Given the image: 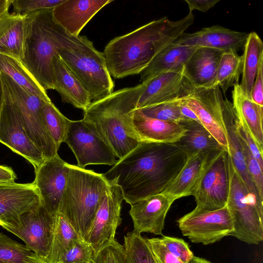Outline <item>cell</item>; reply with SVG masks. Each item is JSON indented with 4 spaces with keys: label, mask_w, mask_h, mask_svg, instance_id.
<instances>
[{
    "label": "cell",
    "mask_w": 263,
    "mask_h": 263,
    "mask_svg": "<svg viewBox=\"0 0 263 263\" xmlns=\"http://www.w3.org/2000/svg\"><path fill=\"white\" fill-rule=\"evenodd\" d=\"M24 55L20 61L46 90L54 89L53 59L58 55V24L52 9L37 11L25 16Z\"/></svg>",
    "instance_id": "8992f818"
},
{
    "label": "cell",
    "mask_w": 263,
    "mask_h": 263,
    "mask_svg": "<svg viewBox=\"0 0 263 263\" xmlns=\"http://www.w3.org/2000/svg\"><path fill=\"white\" fill-rule=\"evenodd\" d=\"M144 87V83L119 89L97 101L84 111L83 118L94 124L119 160L142 142L133 118Z\"/></svg>",
    "instance_id": "3957f363"
},
{
    "label": "cell",
    "mask_w": 263,
    "mask_h": 263,
    "mask_svg": "<svg viewBox=\"0 0 263 263\" xmlns=\"http://www.w3.org/2000/svg\"><path fill=\"white\" fill-rule=\"evenodd\" d=\"M192 12L176 21L164 17L110 40L103 54L115 79L140 74L155 57L179 37L193 24Z\"/></svg>",
    "instance_id": "7a4b0ae2"
},
{
    "label": "cell",
    "mask_w": 263,
    "mask_h": 263,
    "mask_svg": "<svg viewBox=\"0 0 263 263\" xmlns=\"http://www.w3.org/2000/svg\"><path fill=\"white\" fill-rule=\"evenodd\" d=\"M189 263H212L210 261L203 258L194 256L192 259Z\"/></svg>",
    "instance_id": "816d5d0a"
},
{
    "label": "cell",
    "mask_w": 263,
    "mask_h": 263,
    "mask_svg": "<svg viewBox=\"0 0 263 263\" xmlns=\"http://www.w3.org/2000/svg\"><path fill=\"white\" fill-rule=\"evenodd\" d=\"M33 263H43V262L42 261H39V262H33Z\"/></svg>",
    "instance_id": "db71d44e"
},
{
    "label": "cell",
    "mask_w": 263,
    "mask_h": 263,
    "mask_svg": "<svg viewBox=\"0 0 263 263\" xmlns=\"http://www.w3.org/2000/svg\"><path fill=\"white\" fill-rule=\"evenodd\" d=\"M41 204L34 182L0 183V226H15L20 216Z\"/></svg>",
    "instance_id": "e0dca14e"
},
{
    "label": "cell",
    "mask_w": 263,
    "mask_h": 263,
    "mask_svg": "<svg viewBox=\"0 0 263 263\" xmlns=\"http://www.w3.org/2000/svg\"><path fill=\"white\" fill-rule=\"evenodd\" d=\"M157 263H183L171 253L160 238H146Z\"/></svg>",
    "instance_id": "ee69618b"
},
{
    "label": "cell",
    "mask_w": 263,
    "mask_h": 263,
    "mask_svg": "<svg viewBox=\"0 0 263 263\" xmlns=\"http://www.w3.org/2000/svg\"><path fill=\"white\" fill-rule=\"evenodd\" d=\"M2 102H3V87L2 83L0 78V115L2 110Z\"/></svg>",
    "instance_id": "f5cc1de1"
},
{
    "label": "cell",
    "mask_w": 263,
    "mask_h": 263,
    "mask_svg": "<svg viewBox=\"0 0 263 263\" xmlns=\"http://www.w3.org/2000/svg\"><path fill=\"white\" fill-rule=\"evenodd\" d=\"M263 57L260 59L251 93V100L263 106Z\"/></svg>",
    "instance_id": "f6af8a7d"
},
{
    "label": "cell",
    "mask_w": 263,
    "mask_h": 263,
    "mask_svg": "<svg viewBox=\"0 0 263 263\" xmlns=\"http://www.w3.org/2000/svg\"><path fill=\"white\" fill-rule=\"evenodd\" d=\"M0 78L17 109L29 138L42 153L45 159L57 155L58 149L43 119L42 108L46 101L29 93L1 71Z\"/></svg>",
    "instance_id": "ba28073f"
},
{
    "label": "cell",
    "mask_w": 263,
    "mask_h": 263,
    "mask_svg": "<svg viewBox=\"0 0 263 263\" xmlns=\"http://www.w3.org/2000/svg\"><path fill=\"white\" fill-rule=\"evenodd\" d=\"M180 124L185 132L176 143L185 152L187 158L195 155H212L223 148L200 122L189 120Z\"/></svg>",
    "instance_id": "f1b7e54d"
},
{
    "label": "cell",
    "mask_w": 263,
    "mask_h": 263,
    "mask_svg": "<svg viewBox=\"0 0 263 263\" xmlns=\"http://www.w3.org/2000/svg\"><path fill=\"white\" fill-rule=\"evenodd\" d=\"M237 130L240 136L246 142L248 147L252 153L254 158L257 160L259 164L263 167V151H261L254 142L247 129L242 126L237 120Z\"/></svg>",
    "instance_id": "bcb514c9"
},
{
    "label": "cell",
    "mask_w": 263,
    "mask_h": 263,
    "mask_svg": "<svg viewBox=\"0 0 263 263\" xmlns=\"http://www.w3.org/2000/svg\"><path fill=\"white\" fill-rule=\"evenodd\" d=\"M178 100L181 112L184 117L187 120H194L200 122L194 111L182 102L180 98Z\"/></svg>",
    "instance_id": "681fc988"
},
{
    "label": "cell",
    "mask_w": 263,
    "mask_h": 263,
    "mask_svg": "<svg viewBox=\"0 0 263 263\" xmlns=\"http://www.w3.org/2000/svg\"><path fill=\"white\" fill-rule=\"evenodd\" d=\"M17 176L10 167L0 165V183L15 182Z\"/></svg>",
    "instance_id": "c3c4849f"
},
{
    "label": "cell",
    "mask_w": 263,
    "mask_h": 263,
    "mask_svg": "<svg viewBox=\"0 0 263 263\" xmlns=\"http://www.w3.org/2000/svg\"><path fill=\"white\" fill-rule=\"evenodd\" d=\"M213 155H195L187 158L182 169L162 193L175 200L193 195L208 161Z\"/></svg>",
    "instance_id": "4316f807"
},
{
    "label": "cell",
    "mask_w": 263,
    "mask_h": 263,
    "mask_svg": "<svg viewBox=\"0 0 263 263\" xmlns=\"http://www.w3.org/2000/svg\"><path fill=\"white\" fill-rule=\"evenodd\" d=\"M187 160L176 143L142 141L103 174L120 187L124 200L132 205L162 193Z\"/></svg>",
    "instance_id": "6da1fadb"
},
{
    "label": "cell",
    "mask_w": 263,
    "mask_h": 263,
    "mask_svg": "<svg viewBox=\"0 0 263 263\" xmlns=\"http://www.w3.org/2000/svg\"><path fill=\"white\" fill-rule=\"evenodd\" d=\"M228 142V154L232 164L249 193L261 201L248 173L237 131V119L232 103L229 102L224 114Z\"/></svg>",
    "instance_id": "f546056e"
},
{
    "label": "cell",
    "mask_w": 263,
    "mask_h": 263,
    "mask_svg": "<svg viewBox=\"0 0 263 263\" xmlns=\"http://www.w3.org/2000/svg\"><path fill=\"white\" fill-rule=\"evenodd\" d=\"M185 78L181 73L164 72L144 82L137 103L139 109L176 100L183 93Z\"/></svg>",
    "instance_id": "44dd1931"
},
{
    "label": "cell",
    "mask_w": 263,
    "mask_h": 263,
    "mask_svg": "<svg viewBox=\"0 0 263 263\" xmlns=\"http://www.w3.org/2000/svg\"><path fill=\"white\" fill-rule=\"evenodd\" d=\"M182 235L194 243L206 245L216 242L233 231L232 216L227 205L220 209L191 212L177 220Z\"/></svg>",
    "instance_id": "9a60e30c"
},
{
    "label": "cell",
    "mask_w": 263,
    "mask_h": 263,
    "mask_svg": "<svg viewBox=\"0 0 263 263\" xmlns=\"http://www.w3.org/2000/svg\"><path fill=\"white\" fill-rule=\"evenodd\" d=\"M112 0H65L52 9L53 18L68 34L77 36L90 20Z\"/></svg>",
    "instance_id": "ffe728a7"
},
{
    "label": "cell",
    "mask_w": 263,
    "mask_h": 263,
    "mask_svg": "<svg viewBox=\"0 0 263 263\" xmlns=\"http://www.w3.org/2000/svg\"><path fill=\"white\" fill-rule=\"evenodd\" d=\"M55 218L41 204L22 214L17 226L2 227L22 240L28 249L46 263L51 246Z\"/></svg>",
    "instance_id": "4fadbf2b"
},
{
    "label": "cell",
    "mask_w": 263,
    "mask_h": 263,
    "mask_svg": "<svg viewBox=\"0 0 263 263\" xmlns=\"http://www.w3.org/2000/svg\"><path fill=\"white\" fill-rule=\"evenodd\" d=\"M58 55L89 93L92 102L114 92L112 79L103 54L86 36L71 35L58 25Z\"/></svg>",
    "instance_id": "277c9868"
},
{
    "label": "cell",
    "mask_w": 263,
    "mask_h": 263,
    "mask_svg": "<svg viewBox=\"0 0 263 263\" xmlns=\"http://www.w3.org/2000/svg\"><path fill=\"white\" fill-rule=\"evenodd\" d=\"M108 182L107 189L83 238L93 248L96 256L115 240L116 230L122 222V191L114 181Z\"/></svg>",
    "instance_id": "7c38bea8"
},
{
    "label": "cell",
    "mask_w": 263,
    "mask_h": 263,
    "mask_svg": "<svg viewBox=\"0 0 263 263\" xmlns=\"http://www.w3.org/2000/svg\"><path fill=\"white\" fill-rule=\"evenodd\" d=\"M2 87L0 142L25 158L36 170L45 159L42 153L27 135L15 105L3 84Z\"/></svg>",
    "instance_id": "5bb4252c"
},
{
    "label": "cell",
    "mask_w": 263,
    "mask_h": 263,
    "mask_svg": "<svg viewBox=\"0 0 263 263\" xmlns=\"http://www.w3.org/2000/svg\"><path fill=\"white\" fill-rule=\"evenodd\" d=\"M64 142L74 154L79 167L90 164L113 166L118 160L94 124L84 119L70 120Z\"/></svg>",
    "instance_id": "30bf717a"
},
{
    "label": "cell",
    "mask_w": 263,
    "mask_h": 263,
    "mask_svg": "<svg viewBox=\"0 0 263 263\" xmlns=\"http://www.w3.org/2000/svg\"><path fill=\"white\" fill-rule=\"evenodd\" d=\"M198 48L173 42L156 55L140 73L141 81L145 82L164 72L182 74L185 64Z\"/></svg>",
    "instance_id": "484cf974"
},
{
    "label": "cell",
    "mask_w": 263,
    "mask_h": 263,
    "mask_svg": "<svg viewBox=\"0 0 263 263\" xmlns=\"http://www.w3.org/2000/svg\"><path fill=\"white\" fill-rule=\"evenodd\" d=\"M241 56L242 78L239 84L243 93L251 99L252 88L260 59L263 57V43L255 32L248 34Z\"/></svg>",
    "instance_id": "4dcf8cb0"
},
{
    "label": "cell",
    "mask_w": 263,
    "mask_h": 263,
    "mask_svg": "<svg viewBox=\"0 0 263 263\" xmlns=\"http://www.w3.org/2000/svg\"><path fill=\"white\" fill-rule=\"evenodd\" d=\"M65 0H11L14 13L26 15L43 9H53Z\"/></svg>",
    "instance_id": "60d3db41"
},
{
    "label": "cell",
    "mask_w": 263,
    "mask_h": 263,
    "mask_svg": "<svg viewBox=\"0 0 263 263\" xmlns=\"http://www.w3.org/2000/svg\"><path fill=\"white\" fill-rule=\"evenodd\" d=\"M133 122L141 141L176 143L185 132L180 123L148 117L137 109L134 111Z\"/></svg>",
    "instance_id": "603a6c76"
},
{
    "label": "cell",
    "mask_w": 263,
    "mask_h": 263,
    "mask_svg": "<svg viewBox=\"0 0 263 263\" xmlns=\"http://www.w3.org/2000/svg\"><path fill=\"white\" fill-rule=\"evenodd\" d=\"M25 16L4 13L0 16V53L21 61L24 55Z\"/></svg>",
    "instance_id": "83f0119b"
},
{
    "label": "cell",
    "mask_w": 263,
    "mask_h": 263,
    "mask_svg": "<svg viewBox=\"0 0 263 263\" xmlns=\"http://www.w3.org/2000/svg\"><path fill=\"white\" fill-rule=\"evenodd\" d=\"M53 69L54 89L62 101L86 110L92 102L90 96L58 55L53 59Z\"/></svg>",
    "instance_id": "cb8c5ba5"
},
{
    "label": "cell",
    "mask_w": 263,
    "mask_h": 263,
    "mask_svg": "<svg viewBox=\"0 0 263 263\" xmlns=\"http://www.w3.org/2000/svg\"><path fill=\"white\" fill-rule=\"evenodd\" d=\"M229 188V155L222 148L209 159L193 195L197 213L219 209L227 205Z\"/></svg>",
    "instance_id": "8fae6325"
},
{
    "label": "cell",
    "mask_w": 263,
    "mask_h": 263,
    "mask_svg": "<svg viewBox=\"0 0 263 263\" xmlns=\"http://www.w3.org/2000/svg\"><path fill=\"white\" fill-rule=\"evenodd\" d=\"M174 201L171 196L161 193L130 205L129 213L133 230L140 234L147 232L162 236L165 217Z\"/></svg>",
    "instance_id": "ac0fdd59"
},
{
    "label": "cell",
    "mask_w": 263,
    "mask_h": 263,
    "mask_svg": "<svg viewBox=\"0 0 263 263\" xmlns=\"http://www.w3.org/2000/svg\"><path fill=\"white\" fill-rule=\"evenodd\" d=\"M108 184L103 174L68 164L66 184L58 212L65 217L83 238L90 226Z\"/></svg>",
    "instance_id": "5b68a950"
},
{
    "label": "cell",
    "mask_w": 263,
    "mask_h": 263,
    "mask_svg": "<svg viewBox=\"0 0 263 263\" xmlns=\"http://www.w3.org/2000/svg\"><path fill=\"white\" fill-rule=\"evenodd\" d=\"M248 34L215 25L193 33L184 32L173 43L182 46L210 47L223 52H237L243 48Z\"/></svg>",
    "instance_id": "d6986e66"
},
{
    "label": "cell",
    "mask_w": 263,
    "mask_h": 263,
    "mask_svg": "<svg viewBox=\"0 0 263 263\" xmlns=\"http://www.w3.org/2000/svg\"><path fill=\"white\" fill-rule=\"evenodd\" d=\"M82 239L65 217L58 212L50 251L46 263H58L68 251Z\"/></svg>",
    "instance_id": "d6a6232c"
},
{
    "label": "cell",
    "mask_w": 263,
    "mask_h": 263,
    "mask_svg": "<svg viewBox=\"0 0 263 263\" xmlns=\"http://www.w3.org/2000/svg\"><path fill=\"white\" fill-rule=\"evenodd\" d=\"M95 263H126L123 246L115 239L96 255Z\"/></svg>",
    "instance_id": "7bdbcfd3"
},
{
    "label": "cell",
    "mask_w": 263,
    "mask_h": 263,
    "mask_svg": "<svg viewBox=\"0 0 263 263\" xmlns=\"http://www.w3.org/2000/svg\"><path fill=\"white\" fill-rule=\"evenodd\" d=\"M180 99L194 111L200 123L228 152L224 114L229 101L223 99L219 87H194L185 78L183 91Z\"/></svg>",
    "instance_id": "9c48e42d"
},
{
    "label": "cell",
    "mask_w": 263,
    "mask_h": 263,
    "mask_svg": "<svg viewBox=\"0 0 263 263\" xmlns=\"http://www.w3.org/2000/svg\"><path fill=\"white\" fill-rule=\"evenodd\" d=\"M178 99L139 109V110L143 115L148 117L168 122L181 123L189 120L185 119L182 115Z\"/></svg>",
    "instance_id": "74e56055"
},
{
    "label": "cell",
    "mask_w": 263,
    "mask_h": 263,
    "mask_svg": "<svg viewBox=\"0 0 263 263\" xmlns=\"http://www.w3.org/2000/svg\"><path fill=\"white\" fill-rule=\"evenodd\" d=\"M238 133L248 173L255 187L259 198L263 202V167L254 158L246 142L238 132Z\"/></svg>",
    "instance_id": "f35d334b"
},
{
    "label": "cell",
    "mask_w": 263,
    "mask_h": 263,
    "mask_svg": "<svg viewBox=\"0 0 263 263\" xmlns=\"http://www.w3.org/2000/svg\"><path fill=\"white\" fill-rule=\"evenodd\" d=\"M42 261L25 245L0 232V263H33Z\"/></svg>",
    "instance_id": "d590c367"
},
{
    "label": "cell",
    "mask_w": 263,
    "mask_h": 263,
    "mask_svg": "<svg viewBox=\"0 0 263 263\" xmlns=\"http://www.w3.org/2000/svg\"><path fill=\"white\" fill-rule=\"evenodd\" d=\"M0 71L8 76L29 93L40 97L46 102L51 101L46 90L17 59L0 53Z\"/></svg>",
    "instance_id": "1f68e13d"
},
{
    "label": "cell",
    "mask_w": 263,
    "mask_h": 263,
    "mask_svg": "<svg viewBox=\"0 0 263 263\" xmlns=\"http://www.w3.org/2000/svg\"><path fill=\"white\" fill-rule=\"evenodd\" d=\"M95 257L93 248L82 239L68 251L58 263H95Z\"/></svg>",
    "instance_id": "ab89813d"
},
{
    "label": "cell",
    "mask_w": 263,
    "mask_h": 263,
    "mask_svg": "<svg viewBox=\"0 0 263 263\" xmlns=\"http://www.w3.org/2000/svg\"><path fill=\"white\" fill-rule=\"evenodd\" d=\"M126 263H157L146 238L134 230L124 236Z\"/></svg>",
    "instance_id": "e575fe53"
},
{
    "label": "cell",
    "mask_w": 263,
    "mask_h": 263,
    "mask_svg": "<svg viewBox=\"0 0 263 263\" xmlns=\"http://www.w3.org/2000/svg\"><path fill=\"white\" fill-rule=\"evenodd\" d=\"M189 8V12L199 10L206 12L213 8L219 0H185Z\"/></svg>",
    "instance_id": "7dc6e473"
},
{
    "label": "cell",
    "mask_w": 263,
    "mask_h": 263,
    "mask_svg": "<svg viewBox=\"0 0 263 263\" xmlns=\"http://www.w3.org/2000/svg\"><path fill=\"white\" fill-rule=\"evenodd\" d=\"M11 0H0V16L8 12Z\"/></svg>",
    "instance_id": "f907efd6"
},
{
    "label": "cell",
    "mask_w": 263,
    "mask_h": 263,
    "mask_svg": "<svg viewBox=\"0 0 263 263\" xmlns=\"http://www.w3.org/2000/svg\"><path fill=\"white\" fill-rule=\"evenodd\" d=\"M241 64V56L237 52H223L218 64L214 87L218 86L225 93L229 87L238 84Z\"/></svg>",
    "instance_id": "836d02e7"
},
{
    "label": "cell",
    "mask_w": 263,
    "mask_h": 263,
    "mask_svg": "<svg viewBox=\"0 0 263 263\" xmlns=\"http://www.w3.org/2000/svg\"><path fill=\"white\" fill-rule=\"evenodd\" d=\"M42 113L46 127L59 150L65 141L70 120L63 115L51 101L44 103Z\"/></svg>",
    "instance_id": "8d00e7d4"
},
{
    "label": "cell",
    "mask_w": 263,
    "mask_h": 263,
    "mask_svg": "<svg viewBox=\"0 0 263 263\" xmlns=\"http://www.w3.org/2000/svg\"><path fill=\"white\" fill-rule=\"evenodd\" d=\"M232 105L239 124L249 132L254 142L263 151V106L248 98L239 83L233 86Z\"/></svg>",
    "instance_id": "d4e9b609"
},
{
    "label": "cell",
    "mask_w": 263,
    "mask_h": 263,
    "mask_svg": "<svg viewBox=\"0 0 263 263\" xmlns=\"http://www.w3.org/2000/svg\"><path fill=\"white\" fill-rule=\"evenodd\" d=\"M229 170L227 206L234 227L229 236L248 244H258L263 240V202L249 193L235 170L229 155Z\"/></svg>",
    "instance_id": "52a82bcc"
},
{
    "label": "cell",
    "mask_w": 263,
    "mask_h": 263,
    "mask_svg": "<svg viewBox=\"0 0 263 263\" xmlns=\"http://www.w3.org/2000/svg\"><path fill=\"white\" fill-rule=\"evenodd\" d=\"M223 52L210 47H198L185 65L183 76L193 86L215 87L218 64Z\"/></svg>",
    "instance_id": "7402d4cb"
},
{
    "label": "cell",
    "mask_w": 263,
    "mask_h": 263,
    "mask_svg": "<svg viewBox=\"0 0 263 263\" xmlns=\"http://www.w3.org/2000/svg\"><path fill=\"white\" fill-rule=\"evenodd\" d=\"M68 172V163L58 155L45 159L35 170L33 181L41 204L55 217L64 193Z\"/></svg>",
    "instance_id": "2e32d148"
},
{
    "label": "cell",
    "mask_w": 263,
    "mask_h": 263,
    "mask_svg": "<svg viewBox=\"0 0 263 263\" xmlns=\"http://www.w3.org/2000/svg\"><path fill=\"white\" fill-rule=\"evenodd\" d=\"M160 238L168 250L183 263H189L194 257L188 243L183 239L164 235Z\"/></svg>",
    "instance_id": "b9f144b4"
}]
</instances>
